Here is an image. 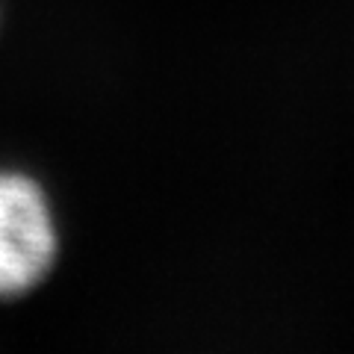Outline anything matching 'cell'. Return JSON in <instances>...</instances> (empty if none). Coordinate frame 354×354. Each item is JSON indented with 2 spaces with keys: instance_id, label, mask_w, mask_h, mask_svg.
I'll return each instance as SVG.
<instances>
[{
  "instance_id": "1",
  "label": "cell",
  "mask_w": 354,
  "mask_h": 354,
  "mask_svg": "<svg viewBox=\"0 0 354 354\" xmlns=\"http://www.w3.org/2000/svg\"><path fill=\"white\" fill-rule=\"evenodd\" d=\"M57 230L48 201L24 174H0V298L30 292L50 272Z\"/></svg>"
}]
</instances>
